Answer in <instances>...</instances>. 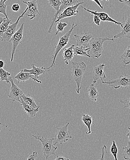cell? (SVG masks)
<instances>
[{
  "label": "cell",
  "mask_w": 130,
  "mask_h": 160,
  "mask_svg": "<svg viewBox=\"0 0 130 160\" xmlns=\"http://www.w3.org/2000/svg\"><path fill=\"white\" fill-rule=\"evenodd\" d=\"M108 40L114 42V38H110L107 37L92 38L88 45L89 48L88 53L90 58H100L104 51V43Z\"/></svg>",
  "instance_id": "obj_1"
},
{
  "label": "cell",
  "mask_w": 130,
  "mask_h": 160,
  "mask_svg": "<svg viewBox=\"0 0 130 160\" xmlns=\"http://www.w3.org/2000/svg\"><path fill=\"white\" fill-rule=\"evenodd\" d=\"M86 69V65L84 62H72V75L77 85L76 92L79 94L81 89L82 80Z\"/></svg>",
  "instance_id": "obj_2"
},
{
  "label": "cell",
  "mask_w": 130,
  "mask_h": 160,
  "mask_svg": "<svg viewBox=\"0 0 130 160\" xmlns=\"http://www.w3.org/2000/svg\"><path fill=\"white\" fill-rule=\"evenodd\" d=\"M77 26H78V24H76V25H75V23L73 22V24H72V28H71L70 30L68 31L66 33L63 35L62 36L60 37L57 45L55 47L54 52L53 54L52 55V62L51 65H50V67L46 68V69H51V68H52L53 66H54L55 64L56 63L55 60L58 54L60 52V51L68 44L69 40H70L71 35L72 34V32H73L74 29L76 27H77Z\"/></svg>",
  "instance_id": "obj_3"
},
{
  "label": "cell",
  "mask_w": 130,
  "mask_h": 160,
  "mask_svg": "<svg viewBox=\"0 0 130 160\" xmlns=\"http://www.w3.org/2000/svg\"><path fill=\"white\" fill-rule=\"evenodd\" d=\"M32 137L36 140L40 141L42 145V152L46 158V160L52 155L56 156L55 151L57 149V147H55L53 143L54 138H47L38 134L32 135Z\"/></svg>",
  "instance_id": "obj_4"
},
{
  "label": "cell",
  "mask_w": 130,
  "mask_h": 160,
  "mask_svg": "<svg viewBox=\"0 0 130 160\" xmlns=\"http://www.w3.org/2000/svg\"><path fill=\"white\" fill-rule=\"evenodd\" d=\"M69 125V122H66L64 126L57 128L54 138L55 142L54 145H56L58 143L62 144L69 140V139L72 138V136L69 135L68 133V127Z\"/></svg>",
  "instance_id": "obj_5"
},
{
  "label": "cell",
  "mask_w": 130,
  "mask_h": 160,
  "mask_svg": "<svg viewBox=\"0 0 130 160\" xmlns=\"http://www.w3.org/2000/svg\"><path fill=\"white\" fill-rule=\"evenodd\" d=\"M102 83L108 85L114 89H118L120 87L127 88L130 86V76L128 75H120L116 79H111L107 82L102 81Z\"/></svg>",
  "instance_id": "obj_6"
},
{
  "label": "cell",
  "mask_w": 130,
  "mask_h": 160,
  "mask_svg": "<svg viewBox=\"0 0 130 160\" xmlns=\"http://www.w3.org/2000/svg\"><path fill=\"white\" fill-rule=\"evenodd\" d=\"M27 11L28 8L27 7L26 8V10L23 12V13L18 17L17 21H16L15 22L11 23V24L9 25L8 28H7V29L6 31L5 32L4 34H3L2 36L0 37V39H1V41L5 42H8L9 43L11 38L12 37V36L13 35V34H14L16 32V29H17V26H18V24H19L20 20H21V18L25 17L24 15L26 13Z\"/></svg>",
  "instance_id": "obj_7"
},
{
  "label": "cell",
  "mask_w": 130,
  "mask_h": 160,
  "mask_svg": "<svg viewBox=\"0 0 130 160\" xmlns=\"http://www.w3.org/2000/svg\"><path fill=\"white\" fill-rule=\"evenodd\" d=\"M24 23H23L21 25L19 29L13 34L10 39V42H12V50L11 62L13 61L14 54L16 52V49L18 46L21 44L23 38V31H24Z\"/></svg>",
  "instance_id": "obj_8"
},
{
  "label": "cell",
  "mask_w": 130,
  "mask_h": 160,
  "mask_svg": "<svg viewBox=\"0 0 130 160\" xmlns=\"http://www.w3.org/2000/svg\"><path fill=\"white\" fill-rule=\"evenodd\" d=\"M10 83L11 84L10 87V92L8 95V98H9L8 101H11L12 102H21V98L22 95L24 94L23 90H22L18 86L14 83V81L12 79V78H10Z\"/></svg>",
  "instance_id": "obj_9"
},
{
  "label": "cell",
  "mask_w": 130,
  "mask_h": 160,
  "mask_svg": "<svg viewBox=\"0 0 130 160\" xmlns=\"http://www.w3.org/2000/svg\"><path fill=\"white\" fill-rule=\"evenodd\" d=\"M61 4L60 8L59 10L58 11L55 12V13L54 15L52 20L51 23V26L49 28L48 30V33H51V32L52 29L54 25L55 22L56 20L57 17L59 14L62 12L64 10H65L67 8L69 7L73 6L79 3V2L78 0H61Z\"/></svg>",
  "instance_id": "obj_10"
},
{
  "label": "cell",
  "mask_w": 130,
  "mask_h": 160,
  "mask_svg": "<svg viewBox=\"0 0 130 160\" xmlns=\"http://www.w3.org/2000/svg\"><path fill=\"white\" fill-rule=\"evenodd\" d=\"M83 4L84 2H80L75 5L67 8L61 13L58 15L55 23L58 22L59 21H61L65 18L76 16L78 13H79V11L77 10L78 7L81 5Z\"/></svg>",
  "instance_id": "obj_11"
},
{
  "label": "cell",
  "mask_w": 130,
  "mask_h": 160,
  "mask_svg": "<svg viewBox=\"0 0 130 160\" xmlns=\"http://www.w3.org/2000/svg\"><path fill=\"white\" fill-rule=\"evenodd\" d=\"M121 31L118 34L115 35L113 38H130V14L127 19L123 16V22L121 23Z\"/></svg>",
  "instance_id": "obj_12"
},
{
  "label": "cell",
  "mask_w": 130,
  "mask_h": 160,
  "mask_svg": "<svg viewBox=\"0 0 130 160\" xmlns=\"http://www.w3.org/2000/svg\"><path fill=\"white\" fill-rule=\"evenodd\" d=\"M23 3L27 6V7L28 8L29 14H27V16L29 17L30 20L34 19L36 17L37 14L40 15L38 10L37 0H31L28 2L23 1Z\"/></svg>",
  "instance_id": "obj_13"
},
{
  "label": "cell",
  "mask_w": 130,
  "mask_h": 160,
  "mask_svg": "<svg viewBox=\"0 0 130 160\" xmlns=\"http://www.w3.org/2000/svg\"><path fill=\"white\" fill-rule=\"evenodd\" d=\"M76 40V46L88 47L89 44L92 39V35L87 32H84L80 35L75 34Z\"/></svg>",
  "instance_id": "obj_14"
},
{
  "label": "cell",
  "mask_w": 130,
  "mask_h": 160,
  "mask_svg": "<svg viewBox=\"0 0 130 160\" xmlns=\"http://www.w3.org/2000/svg\"><path fill=\"white\" fill-rule=\"evenodd\" d=\"M81 7L84 8V9L85 11L91 13V15H96L98 16L102 22H111L114 23L116 25L121 26V22H119L113 20L110 17L108 13H106V12H98L97 11H91V10L84 7L83 6H81Z\"/></svg>",
  "instance_id": "obj_15"
},
{
  "label": "cell",
  "mask_w": 130,
  "mask_h": 160,
  "mask_svg": "<svg viewBox=\"0 0 130 160\" xmlns=\"http://www.w3.org/2000/svg\"><path fill=\"white\" fill-rule=\"evenodd\" d=\"M104 63H101L94 67L93 70V83H96L98 80L101 79L102 81L104 79L106 78V76L104 72Z\"/></svg>",
  "instance_id": "obj_16"
},
{
  "label": "cell",
  "mask_w": 130,
  "mask_h": 160,
  "mask_svg": "<svg viewBox=\"0 0 130 160\" xmlns=\"http://www.w3.org/2000/svg\"><path fill=\"white\" fill-rule=\"evenodd\" d=\"M14 78L18 81V84H19L20 82H25L30 79L33 80L34 81L37 82L38 83H42L40 80L35 78L34 76L31 75L29 72H24L23 69L14 77Z\"/></svg>",
  "instance_id": "obj_17"
},
{
  "label": "cell",
  "mask_w": 130,
  "mask_h": 160,
  "mask_svg": "<svg viewBox=\"0 0 130 160\" xmlns=\"http://www.w3.org/2000/svg\"><path fill=\"white\" fill-rule=\"evenodd\" d=\"M21 106L23 108V110L25 112L26 114L31 118H34L36 115V113L39 112V108L37 109L34 108L25 102L22 98H21L20 102Z\"/></svg>",
  "instance_id": "obj_18"
},
{
  "label": "cell",
  "mask_w": 130,
  "mask_h": 160,
  "mask_svg": "<svg viewBox=\"0 0 130 160\" xmlns=\"http://www.w3.org/2000/svg\"><path fill=\"white\" fill-rule=\"evenodd\" d=\"M31 69H23L24 72H29L31 75H33L35 78L38 79L39 76L40 75H44L46 73V68L44 67H37L34 64H31Z\"/></svg>",
  "instance_id": "obj_19"
},
{
  "label": "cell",
  "mask_w": 130,
  "mask_h": 160,
  "mask_svg": "<svg viewBox=\"0 0 130 160\" xmlns=\"http://www.w3.org/2000/svg\"><path fill=\"white\" fill-rule=\"evenodd\" d=\"M75 46V45H70L69 47L63 50V60L65 64L67 65L72 60L75 56L74 52V47Z\"/></svg>",
  "instance_id": "obj_20"
},
{
  "label": "cell",
  "mask_w": 130,
  "mask_h": 160,
  "mask_svg": "<svg viewBox=\"0 0 130 160\" xmlns=\"http://www.w3.org/2000/svg\"><path fill=\"white\" fill-rule=\"evenodd\" d=\"M89 50V47L79 46L75 45L74 47V55L75 56H80L86 57L90 58V56L88 53Z\"/></svg>",
  "instance_id": "obj_21"
},
{
  "label": "cell",
  "mask_w": 130,
  "mask_h": 160,
  "mask_svg": "<svg viewBox=\"0 0 130 160\" xmlns=\"http://www.w3.org/2000/svg\"><path fill=\"white\" fill-rule=\"evenodd\" d=\"M88 91L89 97L90 100L93 102H97V99L99 97V92L94 83L91 84L90 85L88 89Z\"/></svg>",
  "instance_id": "obj_22"
},
{
  "label": "cell",
  "mask_w": 130,
  "mask_h": 160,
  "mask_svg": "<svg viewBox=\"0 0 130 160\" xmlns=\"http://www.w3.org/2000/svg\"><path fill=\"white\" fill-rule=\"evenodd\" d=\"M82 121L83 123L88 128V132L86 133L87 134H90L91 133V126L93 122L92 118L90 115L88 114L83 115L82 117Z\"/></svg>",
  "instance_id": "obj_23"
},
{
  "label": "cell",
  "mask_w": 130,
  "mask_h": 160,
  "mask_svg": "<svg viewBox=\"0 0 130 160\" xmlns=\"http://www.w3.org/2000/svg\"><path fill=\"white\" fill-rule=\"evenodd\" d=\"M22 98L26 104L30 105V106L33 108H34L37 109L38 108H40V106H37V105H36L33 98L31 97L30 95L24 94L22 95Z\"/></svg>",
  "instance_id": "obj_24"
},
{
  "label": "cell",
  "mask_w": 130,
  "mask_h": 160,
  "mask_svg": "<svg viewBox=\"0 0 130 160\" xmlns=\"http://www.w3.org/2000/svg\"><path fill=\"white\" fill-rule=\"evenodd\" d=\"M121 60L122 62L125 65V67L126 65L130 63V45L126 48L124 53L122 54L121 56Z\"/></svg>",
  "instance_id": "obj_25"
},
{
  "label": "cell",
  "mask_w": 130,
  "mask_h": 160,
  "mask_svg": "<svg viewBox=\"0 0 130 160\" xmlns=\"http://www.w3.org/2000/svg\"><path fill=\"white\" fill-rule=\"evenodd\" d=\"M11 73L6 71L3 69H0V81H5L7 83L10 84V78L11 77Z\"/></svg>",
  "instance_id": "obj_26"
},
{
  "label": "cell",
  "mask_w": 130,
  "mask_h": 160,
  "mask_svg": "<svg viewBox=\"0 0 130 160\" xmlns=\"http://www.w3.org/2000/svg\"><path fill=\"white\" fill-rule=\"evenodd\" d=\"M11 19H7L4 21L0 25V37L2 36L4 34L8 26L12 23Z\"/></svg>",
  "instance_id": "obj_27"
},
{
  "label": "cell",
  "mask_w": 130,
  "mask_h": 160,
  "mask_svg": "<svg viewBox=\"0 0 130 160\" xmlns=\"http://www.w3.org/2000/svg\"><path fill=\"white\" fill-rule=\"evenodd\" d=\"M47 1L49 2L50 6L55 10L56 12L58 11L61 4V0H47Z\"/></svg>",
  "instance_id": "obj_28"
},
{
  "label": "cell",
  "mask_w": 130,
  "mask_h": 160,
  "mask_svg": "<svg viewBox=\"0 0 130 160\" xmlns=\"http://www.w3.org/2000/svg\"><path fill=\"white\" fill-rule=\"evenodd\" d=\"M110 152L114 158V160H118L117 158V154L118 152V147L116 145L115 141H113L112 145L111 146Z\"/></svg>",
  "instance_id": "obj_29"
},
{
  "label": "cell",
  "mask_w": 130,
  "mask_h": 160,
  "mask_svg": "<svg viewBox=\"0 0 130 160\" xmlns=\"http://www.w3.org/2000/svg\"><path fill=\"white\" fill-rule=\"evenodd\" d=\"M123 158L125 160H130V142H128V145L123 147Z\"/></svg>",
  "instance_id": "obj_30"
},
{
  "label": "cell",
  "mask_w": 130,
  "mask_h": 160,
  "mask_svg": "<svg viewBox=\"0 0 130 160\" xmlns=\"http://www.w3.org/2000/svg\"><path fill=\"white\" fill-rule=\"evenodd\" d=\"M7 4L5 3L2 0H0V13L3 14L6 19H8V16L7 14Z\"/></svg>",
  "instance_id": "obj_31"
},
{
  "label": "cell",
  "mask_w": 130,
  "mask_h": 160,
  "mask_svg": "<svg viewBox=\"0 0 130 160\" xmlns=\"http://www.w3.org/2000/svg\"><path fill=\"white\" fill-rule=\"evenodd\" d=\"M67 23L65 22H61L58 23L56 26V32H55V35L58 34L59 32H63L64 28L65 27H67Z\"/></svg>",
  "instance_id": "obj_32"
},
{
  "label": "cell",
  "mask_w": 130,
  "mask_h": 160,
  "mask_svg": "<svg viewBox=\"0 0 130 160\" xmlns=\"http://www.w3.org/2000/svg\"><path fill=\"white\" fill-rule=\"evenodd\" d=\"M120 102L124 104V106L122 108H129L130 109V97L128 99H122L120 100Z\"/></svg>",
  "instance_id": "obj_33"
},
{
  "label": "cell",
  "mask_w": 130,
  "mask_h": 160,
  "mask_svg": "<svg viewBox=\"0 0 130 160\" xmlns=\"http://www.w3.org/2000/svg\"><path fill=\"white\" fill-rule=\"evenodd\" d=\"M105 153H108L107 149L105 145H104V147L102 148V153L101 158L99 160H105L104 155Z\"/></svg>",
  "instance_id": "obj_34"
},
{
  "label": "cell",
  "mask_w": 130,
  "mask_h": 160,
  "mask_svg": "<svg viewBox=\"0 0 130 160\" xmlns=\"http://www.w3.org/2000/svg\"><path fill=\"white\" fill-rule=\"evenodd\" d=\"M37 157V152L36 151H34L28 158L27 160H36Z\"/></svg>",
  "instance_id": "obj_35"
},
{
  "label": "cell",
  "mask_w": 130,
  "mask_h": 160,
  "mask_svg": "<svg viewBox=\"0 0 130 160\" xmlns=\"http://www.w3.org/2000/svg\"><path fill=\"white\" fill-rule=\"evenodd\" d=\"M20 8H21V7H20V5L18 3L13 4L12 6V10L15 12L19 11Z\"/></svg>",
  "instance_id": "obj_36"
},
{
  "label": "cell",
  "mask_w": 130,
  "mask_h": 160,
  "mask_svg": "<svg viewBox=\"0 0 130 160\" xmlns=\"http://www.w3.org/2000/svg\"><path fill=\"white\" fill-rule=\"evenodd\" d=\"M101 20L98 16L96 15H94V18H93V22L97 26H100V23H101Z\"/></svg>",
  "instance_id": "obj_37"
},
{
  "label": "cell",
  "mask_w": 130,
  "mask_h": 160,
  "mask_svg": "<svg viewBox=\"0 0 130 160\" xmlns=\"http://www.w3.org/2000/svg\"><path fill=\"white\" fill-rule=\"evenodd\" d=\"M54 160H70L63 156H61V155H58L56 156V158Z\"/></svg>",
  "instance_id": "obj_38"
},
{
  "label": "cell",
  "mask_w": 130,
  "mask_h": 160,
  "mask_svg": "<svg viewBox=\"0 0 130 160\" xmlns=\"http://www.w3.org/2000/svg\"><path fill=\"white\" fill-rule=\"evenodd\" d=\"M119 1L130 8V0H119Z\"/></svg>",
  "instance_id": "obj_39"
},
{
  "label": "cell",
  "mask_w": 130,
  "mask_h": 160,
  "mask_svg": "<svg viewBox=\"0 0 130 160\" xmlns=\"http://www.w3.org/2000/svg\"><path fill=\"white\" fill-rule=\"evenodd\" d=\"M91 1H93V2H95V3L97 4L98 5V6H99V7L100 8H102V9H103L104 8V7L101 5V3L98 0H91Z\"/></svg>",
  "instance_id": "obj_40"
},
{
  "label": "cell",
  "mask_w": 130,
  "mask_h": 160,
  "mask_svg": "<svg viewBox=\"0 0 130 160\" xmlns=\"http://www.w3.org/2000/svg\"><path fill=\"white\" fill-rule=\"evenodd\" d=\"M5 65L4 62L3 61L0 60V69H2Z\"/></svg>",
  "instance_id": "obj_41"
},
{
  "label": "cell",
  "mask_w": 130,
  "mask_h": 160,
  "mask_svg": "<svg viewBox=\"0 0 130 160\" xmlns=\"http://www.w3.org/2000/svg\"><path fill=\"white\" fill-rule=\"evenodd\" d=\"M6 18L5 17H0V25L2 24V22H3L5 20H6Z\"/></svg>",
  "instance_id": "obj_42"
},
{
  "label": "cell",
  "mask_w": 130,
  "mask_h": 160,
  "mask_svg": "<svg viewBox=\"0 0 130 160\" xmlns=\"http://www.w3.org/2000/svg\"><path fill=\"white\" fill-rule=\"evenodd\" d=\"M128 128L130 132L128 133L126 135V136H127L128 138L129 141L130 142V127H128Z\"/></svg>",
  "instance_id": "obj_43"
},
{
  "label": "cell",
  "mask_w": 130,
  "mask_h": 160,
  "mask_svg": "<svg viewBox=\"0 0 130 160\" xmlns=\"http://www.w3.org/2000/svg\"><path fill=\"white\" fill-rule=\"evenodd\" d=\"M0 125H2L3 126H5V127H7V125H4V124H2V123H1V122H0Z\"/></svg>",
  "instance_id": "obj_44"
},
{
  "label": "cell",
  "mask_w": 130,
  "mask_h": 160,
  "mask_svg": "<svg viewBox=\"0 0 130 160\" xmlns=\"http://www.w3.org/2000/svg\"><path fill=\"white\" fill-rule=\"evenodd\" d=\"M4 2H7V1H8V0H2Z\"/></svg>",
  "instance_id": "obj_45"
},
{
  "label": "cell",
  "mask_w": 130,
  "mask_h": 160,
  "mask_svg": "<svg viewBox=\"0 0 130 160\" xmlns=\"http://www.w3.org/2000/svg\"><path fill=\"white\" fill-rule=\"evenodd\" d=\"M1 130H2V128H1V125H0V132H1Z\"/></svg>",
  "instance_id": "obj_46"
},
{
  "label": "cell",
  "mask_w": 130,
  "mask_h": 160,
  "mask_svg": "<svg viewBox=\"0 0 130 160\" xmlns=\"http://www.w3.org/2000/svg\"><path fill=\"white\" fill-rule=\"evenodd\" d=\"M98 1H99V2H100V1H103V0H98Z\"/></svg>",
  "instance_id": "obj_47"
},
{
  "label": "cell",
  "mask_w": 130,
  "mask_h": 160,
  "mask_svg": "<svg viewBox=\"0 0 130 160\" xmlns=\"http://www.w3.org/2000/svg\"><path fill=\"white\" fill-rule=\"evenodd\" d=\"M106 1H108L109 0H106Z\"/></svg>",
  "instance_id": "obj_48"
}]
</instances>
